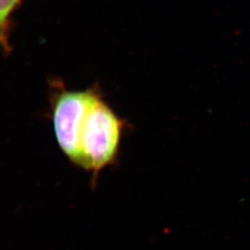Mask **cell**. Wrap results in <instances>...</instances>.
<instances>
[{"instance_id": "cell-1", "label": "cell", "mask_w": 250, "mask_h": 250, "mask_svg": "<svg viewBox=\"0 0 250 250\" xmlns=\"http://www.w3.org/2000/svg\"><path fill=\"white\" fill-rule=\"evenodd\" d=\"M125 123L96 93L84 119L78 165L99 172L116 158Z\"/></svg>"}, {"instance_id": "cell-2", "label": "cell", "mask_w": 250, "mask_h": 250, "mask_svg": "<svg viewBox=\"0 0 250 250\" xmlns=\"http://www.w3.org/2000/svg\"><path fill=\"white\" fill-rule=\"evenodd\" d=\"M96 91L63 90L54 99V131L64 154L75 164L80 160V137Z\"/></svg>"}, {"instance_id": "cell-3", "label": "cell", "mask_w": 250, "mask_h": 250, "mask_svg": "<svg viewBox=\"0 0 250 250\" xmlns=\"http://www.w3.org/2000/svg\"><path fill=\"white\" fill-rule=\"evenodd\" d=\"M21 0H0V39L5 32V27L11 12Z\"/></svg>"}]
</instances>
